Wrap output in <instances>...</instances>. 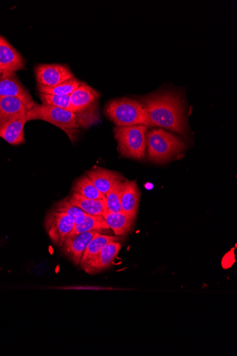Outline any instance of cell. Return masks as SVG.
<instances>
[{
    "label": "cell",
    "mask_w": 237,
    "mask_h": 356,
    "mask_svg": "<svg viewBox=\"0 0 237 356\" xmlns=\"http://www.w3.org/2000/svg\"><path fill=\"white\" fill-rule=\"evenodd\" d=\"M27 115L29 121H46L61 129L67 134L75 132L80 127L76 113L54 106L36 104L28 111Z\"/></svg>",
    "instance_id": "5b68a950"
},
{
    "label": "cell",
    "mask_w": 237,
    "mask_h": 356,
    "mask_svg": "<svg viewBox=\"0 0 237 356\" xmlns=\"http://www.w3.org/2000/svg\"><path fill=\"white\" fill-rule=\"evenodd\" d=\"M120 241L118 236H106L98 232L88 244L82 257L81 267L83 269L107 244Z\"/></svg>",
    "instance_id": "ac0fdd59"
},
{
    "label": "cell",
    "mask_w": 237,
    "mask_h": 356,
    "mask_svg": "<svg viewBox=\"0 0 237 356\" xmlns=\"http://www.w3.org/2000/svg\"><path fill=\"white\" fill-rule=\"evenodd\" d=\"M123 181H117L106 194V200L107 209L110 212H122L121 207V191Z\"/></svg>",
    "instance_id": "cb8c5ba5"
},
{
    "label": "cell",
    "mask_w": 237,
    "mask_h": 356,
    "mask_svg": "<svg viewBox=\"0 0 237 356\" xmlns=\"http://www.w3.org/2000/svg\"><path fill=\"white\" fill-rule=\"evenodd\" d=\"M2 72H2L1 70H0V74H2Z\"/></svg>",
    "instance_id": "4316f807"
},
{
    "label": "cell",
    "mask_w": 237,
    "mask_h": 356,
    "mask_svg": "<svg viewBox=\"0 0 237 356\" xmlns=\"http://www.w3.org/2000/svg\"><path fill=\"white\" fill-rule=\"evenodd\" d=\"M109 229V226L103 216L87 214L83 222L81 224L76 225L74 230L67 237L92 231L101 232Z\"/></svg>",
    "instance_id": "ffe728a7"
},
{
    "label": "cell",
    "mask_w": 237,
    "mask_h": 356,
    "mask_svg": "<svg viewBox=\"0 0 237 356\" xmlns=\"http://www.w3.org/2000/svg\"><path fill=\"white\" fill-rule=\"evenodd\" d=\"M28 121L26 113L5 124L0 127V138L12 145H19L24 143V126Z\"/></svg>",
    "instance_id": "2e32d148"
},
{
    "label": "cell",
    "mask_w": 237,
    "mask_h": 356,
    "mask_svg": "<svg viewBox=\"0 0 237 356\" xmlns=\"http://www.w3.org/2000/svg\"><path fill=\"white\" fill-rule=\"evenodd\" d=\"M73 191L83 197L90 200H104L103 195L94 186L89 178L85 175L79 178L74 183Z\"/></svg>",
    "instance_id": "44dd1931"
},
{
    "label": "cell",
    "mask_w": 237,
    "mask_h": 356,
    "mask_svg": "<svg viewBox=\"0 0 237 356\" xmlns=\"http://www.w3.org/2000/svg\"><path fill=\"white\" fill-rule=\"evenodd\" d=\"M40 97L43 105L72 111L70 95H58L40 92Z\"/></svg>",
    "instance_id": "d4e9b609"
},
{
    "label": "cell",
    "mask_w": 237,
    "mask_h": 356,
    "mask_svg": "<svg viewBox=\"0 0 237 356\" xmlns=\"http://www.w3.org/2000/svg\"><path fill=\"white\" fill-rule=\"evenodd\" d=\"M147 127L145 124H138L117 126L115 128V137L122 156L136 160L145 157Z\"/></svg>",
    "instance_id": "3957f363"
},
{
    "label": "cell",
    "mask_w": 237,
    "mask_h": 356,
    "mask_svg": "<svg viewBox=\"0 0 237 356\" xmlns=\"http://www.w3.org/2000/svg\"><path fill=\"white\" fill-rule=\"evenodd\" d=\"M99 97L97 91L81 83L70 95L72 111L76 114L85 111L98 100Z\"/></svg>",
    "instance_id": "9a60e30c"
},
{
    "label": "cell",
    "mask_w": 237,
    "mask_h": 356,
    "mask_svg": "<svg viewBox=\"0 0 237 356\" xmlns=\"http://www.w3.org/2000/svg\"><path fill=\"white\" fill-rule=\"evenodd\" d=\"M33 107L20 99L0 96V127L26 115Z\"/></svg>",
    "instance_id": "30bf717a"
},
{
    "label": "cell",
    "mask_w": 237,
    "mask_h": 356,
    "mask_svg": "<svg viewBox=\"0 0 237 356\" xmlns=\"http://www.w3.org/2000/svg\"><path fill=\"white\" fill-rule=\"evenodd\" d=\"M80 82L75 77L62 83L52 88H44L38 86V90L41 93L58 95H71V94L81 85Z\"/></svg>",
    "instance_id": "603a6c76"
},
{
    "label": "cell",
    "mask_w": 237,
    "mask_h": 356,
    "mask_svg": "<svg viewBox=\"0 0 237 356\" xmlns=\"http://www.w3.org/2000/svg\"><path fill=\"white\" fill-rule=\"evenodd\" d=\"M86 176L105 197L117 181L125 179L119 172L100 168H95L88 171Z\"/></svg>",
    "instance_id": "5bb4252c"
},
{
    "label": "cell",
    "mask_w": 237,
    "mask_h": 356,
    "mask_svg": "<svg viewBox=\"0 0 237 356\" xmlns=\"http://www.w3.org/2000/svg\"><path fill=\"white\" fill-rule=\"evenodd\" d=\"M110 229L116 236H124L131 231L135 218L125 213H112L106 211L103 215Z\"/></svg>",
    "instance_id": "e0dca14e"
},
{
    "label": "cell",
    "mask_w": 237,
    "mask_h": 356,
    "mask_svg": "<svg viewBox=\"0 0 237 356\" xmlns=\"http://www.w3.org/2000/svg\"><path fill=\"white\" fill-rule=\"evenodd\" d=\"M25 68L22 56L0 35V70L15 73Z\"/></svg>",
    "instance_id": "8fae6325"
},
{
    "label": "cell",
    "mask_w": 237,
    "mask_h": 356,
    "mask_svg": "<svg viewBox=\"0 0 237 356\" xmlns=\"http://www.w3.org/2000/svg\"><path fill=\"white\" fill-rule=\"evenodd\" d=\"M76 223L72 218L54 210L49 212L45 219V229L52 241L60 248L67 236L72 232Z\"/></svg>",
    "instance_id": "8992f818"
},
{
    "label": "cell",
    "mask_w": 237,
    "mask_h": 356,
    "mask_svg": "<svg viewBox=\"0 0 237 356\" xmlns=\"http://www.w3.org/2000/svg\"><path fill=\"white\" fill-rule=\"evenodd\" d=\"M0 96L14 97L33 106L37 104L17 78L15 73L3 72L0 74Z\"/></svg>",
    "instance_id": "9c48e42d"
},
{
    "label": "cell",
    "mask_w": 237,
    "mask_h": 356,
    "mask_svg": "<svg viewBox=\"0 0 237 356\" xmlns=\"http://www.w3.org/2000/svg\"><path fill=\"white\" fill-rule=\"evenodd\" d=\"M149 159L163 164L186 149V145L173 134L162 129H152L146 134Z\"/></svg>",
    "instance_id": "7a4b0ae2"
},
{
    "label": "cell",
    "mask_w": 237,
    "mask_h": 356,
    "mask_svg": "<svg viewBox=\"0 0 237 356\" xmlns=\"http://www.w3.org/2000/svg\"><path fill=\"white\" fill-rule=\"evenodd\" d=\"M38 86L52 88L74 78L69 67L62 64H41L35 68Z\"/></svg>",
    "instance_id": "52a82bcc"
},
{
    "label": "cell",
    "mask_w": 237,
    "mask_h": 356,
    "mask_svg": "<svg viewBox=\"0 0 237 356\" xmlns=\"http://www.w3.org/2000/svg\"><path fill=\"white\" fill-rule=\"evenodd\" d=\"M54 210L70 216L76 225L83 222L87 215L81 209L72 204L67 198L56 203Z\"/></svg>",
    "instance_id": "7402d4cb"
},
{
    "label": "cell",
    "mask_w": 237,
    "mask_h": 356,
    "mask_svg": "<svg viewBox=\"0 0 237 356\" xmlns=\"http://www.w3.org/2000/svg\"><path fill=\"white\" fill-rule=\"evenodd\" d=\"M121 248L122 245L119 242H111L107 244L83 270L92 274L108 268L113 264Z\"/></svg>",
    "instance_id": "4fadbf2b"
},
{
    "label": "cell",
    "mask_w": 237,
    "mask_h": 356,
    "mask_svg": "<svg viewBox=\"0 0 237 356\" xmlns=\"http://www.w3.org/2000/svg\"><path fill=\"white\" fill-rule=\"evenodd\" d=\"M140 192L136 181L124 179L121 191V207L123 213L136 219L140 201Z\"/></svg>",
    "instance_id": "7c38bea8"
},
{
    "label": "cell",
    "mask_w": 237,
    "mask_h": 356,
    "mask_svg": "<svg viewBox=\"0 0 237 356\" xmlns=\"http://www.w3.org/2000/svg\"><path fill=\"white\" fill-rule=\"evenodd\" d=\"M98 232L92 231L67 237L60 247L63 253L76 266L80 265L88 244Z\"/></svg>",
    "instance_id": "ba28073f"
},
{
    "label": "cell",
    "mask_w": 237,
    "mask_h": 356,
    "mask_svg": "<svg viewBox=\"0 0 237 356\" xmlns=\"http://www.w3.org/2000/svg\"><path fill=\"white\" fill-rule=\"evenodd\" d=\"M140 102L146 112L147 127L186 134V116L181 96L172 92H163L143 97Z\"/></svg>",
    "instance_id": "6da1fadb"
},
{
    "label": "cell",
    "mask_w": 237,
    "mask_h": 356,
    "mask_svg": "<svg viewBox=\"0 0 237 356\" xmlns=\"http://www.w3.org/2000/svg\"><path fill=\"white\" fill-rule=\"evenodd\" d=\"M74 205L81 209L86 214L93 216H103L108 211L106 200H90L81 197L76 193H73L67 198Z\"/></svg>",
    "instance_id": "d6986e66"
},
{
    "label": "cell",
    "mask_w": 237,
    "mask_h": 356,
    "mask_svg": "<svg viewBox=\"0 0 237 356\" xmlns=\"http://www.w3.org/2000/svg\"><path fill=\"white\" fill-rule=\"evenodd\" d=\"M75 289H106L104 288H98V287H90V288H87V287H75Z\"/></svg>",
    "instance_id": "484cf974"
},
{
    "label": "cell",
    "mask_w": 237,
    "mask_h": 356,
    "mask_svg": "<svg viewBox=\"0 0 237 356\" xmlns=\"http://www.w3.org/2000/svg\"><path fill=\"white\" fill-rule=\"evenodd\" d=\"M105 113L117 126H147L146 112L136 100L123 98L111 101L107 104Z\"/></svg>",
    "instance_id": "277c9868"
}]
</instances>
